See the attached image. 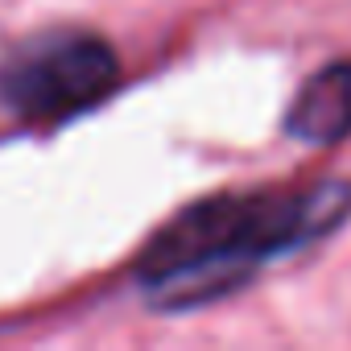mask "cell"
<instances>
[{
    "mask_svg": "<svg viewBox=\"0 0 351 351\" xmlns=\"http://www.w3.org/2000/svg\"><path fill=\"white\" fill-rule=\"evenodd\" d=\"M351 211L347 182L310 191L211 195L173 215L141 252L136 281L165 306H191L240 285L261 261L318 240Z\"/></svg>",
    "mask_w": 351,
    "mask_h": 351,
    "instance_id": "cell-1",
    "label": "cell"
},
{
    "mask_svg": "<svg viewBox=\"0 0 351 351\" xmlns=\"http://www.w3.org/2000/svg\"><path fill=\"white\" fill-rule=\"evenodd\" d=\"M116 50L87 29H54L9 54L0 99L21 120H66L116 87Z\"/></svg>",
    "mask_w": 351,
    "mask_h": 351,
    "instance_id": "cell-2",
    "label": "cell"
},
{
    "mask_svg": "<svg viewBox=\"0 0 351 351\" xmlns=\"http://www.w3.org/2000/svg\"><path fill=\"white\" fill-rule=\"evenodd\" d=\"M285 132L310 145H330L351 132V62H330L302 83L285 112Z\"/></svg>",
    "mask_w": 351,
    "mask_h": 351,
    "instance_id": "cell-3",
    "label": "cell"
}]
</instances>
